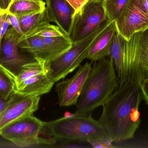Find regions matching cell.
I'll use <instances>...</instances> for the list:
<instances>
[{
    "label": "cell",
    "mask_w": 148,
    "mask_h": 148,
    "mask_svg": "<svg viewBox=\"0 0 148 148\" xmlns=\"http://www.w3.org/2000/svg\"><path fill=\"white\" fill-rule=\"evenodd\" d=\"M142 98L140 86L129 82L119 86L103 105L98 121L113 142L134 138L140 124L139 107Z\"/></svg>",
    "instance_id": "1"
},
{
    "label": "cell",
    "mask_w": 148,
    "mask_h": 148,
    "mask_svg": "<svg viewBox=\"0 0 148 148\" xmlns=\"http://www.w3.org/2000/svg\"><path fill=\"white\" fill-rule=\"evenodd\" d=\"M119 87L111 56L95 61L76 105L75 115L90 116Z\"/></svg>",
    "instance_id": "2"
},
{
    "label": "cell",
    "mask_w": 148,
    "mask_h": 148,
    "mask_svg": "<svg viewBox=\"0 0 148 148\" xmlns=\"http://www.w3.org/2000/svg\"><path fill=\"white\" fill-rule=\"evenodd\" d=\"M119 86L133 82L139 86L148 78V29L126 41L123 52L115 66Z\"/></svg>",
    "instance_id": "3"
},
{
    "label": "cell",
    "mask_w": 148,
    "mask_h": 148,
    "mask_svg": "<svg viewBox=\"0 0 148 148\" xmlns=\"http://www.w3.org/2000/svg\"><path fill=\"white\" fill-rule=\"evenodd\" d=\"M55 140L87 142L89 140L110 138L106 129L91 116L63 117L45 123L44 129ZM111 139V138H110Z\"/></svg>",
    "instance_id": "4"
},
{
    "label": "cell",
    "mask_w": 148,
    "mask_h": 148,
    "mask_svg": "<svg viewBox=\"0 0 148 148\" xmlns=\"http://www.w3.org/2000/svg\"><path fill=\"white\" fill-rule=\"evenodd\" d=\"M110 22L111 21L107 19L89 35L73 43L68 50L46 63L47 74L54 82L65 78L80 66L84 59H87L92 43Z\"/></svg>",
    "instance_id": "5"
},
{
    "label": "cell",
    "mask_w": 148,
    "mask_h": 148,
    "mask_svg": "<svg viewBox=\"0 0 148 148\" xmlns=\"http://www.w3.org/2000/svg\"><path fill=\"white\" fill-rule=\"evenodd\" d=\"M45 123L32 115L5 126L0 130V136L19 147H53L54 139L38 136L43 131Z\"/></svg>",
    "instance_id": "6"
},
{
    "label": "cell",
    "mask_w": 148,
    "mask_h": 148,
    "mask_svg": "<svg viewBox=\"0 0 148 148\" xmlns=\"http://www.w3.org/2000/svg\"><path fill=\"white\" fill-rule=\"evenodd\" d=\"M103 0H89L74 16L69 38L72 42L82 40L107 20Z\"/></svg>",
    "instance_id": "7"
},
{
    "label": "cell",
    "mask_w": 148,
    "mask_h": 148,
    "mask_svg": "<svg viewBox=\"0 0 148 148\" xmlns=\"http://www.w3.org/2000/svg\"><path fill=\"white\" fill-rule=\"evenodd\" d=\"M114 23L116 32L127 41L135 33L148 29V16L143 10L141 0H130Z\"/></svg>",
    "instance_id": "8"
},
{
    "label": "cell",
    "mask_w": 148,
    "mask_h": 148,
    "mask_svg": "<svg viewBox=\"0 0 148 148\" xmlns=\"http://www.w3.org/2000/svg\"><path fill=\"white\" fill-rule=\"evenodd\" d=\"M21 36L11 27L8 29L0 43V64L15 76L23 65L35 59L20 52L17 43Z\"/></svg>",
    "instance_id": "9"
},
{
    "label": "cell",
    "mask_w": 148,
    "mask_h": 148,
    "mask_svg": "<svg viewBox=\"0 0 148 148\" xmlns=\"http://www.w3.org/2000/svg\"><path fill=\"white\" fill-rule=\"evenodd\" d=\"M40 96L23 95L14 91L0 115V130L5 126L32 115L39 108Z\"/></svg>",
    "instance_id": "10"
},
{
    "label": "cell",
    "mask_w": 148,
    "mask_h": 148,
    "mask_svg": "<svg viewBox=\"0 0 148 148\" xmlns=\"http://www.w3.org/2000/svg\"><path fill=\"white\" fill-rule=\"evenodd\" d=\"M92 62H87L84 65L80 66L72 78L62 81L56 84V91L58 95L60 107L77 105L90 73Z\"/></svg>",
    "instance_id": "11"
},
{
    "label": "cell",
    "mask_w": 148,
    "mask_h": 148,
    "mask_svg": "<svg viewBox=\"0 0 148 148\" xmlns=\"http://www.w3.org/2000/svg\"><path fill=\"white\" fill-rule=\"evenodd\" d=\"M49 21L53 22L69 37L75 10L66 0H46Z\"/></svg>",
    "instance_id": "12"
},
{
    "label": "cell",
    "mask_w": 148,
    "mask_h": 148,
    "mask_svg": "<svg viewBox=\"0 0 148 148\" xmlns=\"http://www.w3.org/2000/svg\"><path fill=\"white\" fill-rule=\"evenodd\" d=\"M116 33L114 22L111 21L92 43L87 59L96 61L109 56Z\"/></svg>",
    "instance_id": "13"
},
{
    "label": "cell",
    "mask_w": 148,
    "mask_h": 148,
    "mask_svg": "<svg viewBox=\"0 0 148 148\" xmlns=\"http://www.w3.org/2000/svg\"><path fill=\"white\" fill-rule=\"evenodd\" d=\"M54 83L47 74L45 73L23 81L16 86L15 91L23 95L41 96L49 93Z\"/></svg>",
    "instance_id": "14"
},
{
    "label": "cell",
    "mask_w": 148,
    "mask_h": 148,
    "mask_svg": "<svg viewBox=\"0 0 148 148\" xmlns=\"http://www.w3.org/2000/svg\"><path fill=\"white\" fill-rule=\"evenodd\" d=\"M17 45L20 49L28 53L36 59L42 60L46 63L50 61L42 36L35 35L20 38Z\"/></svg>",
    "instance_id": "15"
},
{
    "label": "cell",
    "mask_w": 148,
    "mask_h": 148,
    "mask_svg": "<svg viewBox=\"0 0 148 148\" xmlns=\"http://www.w3.org/2000/svg\"><path fill=\"white\" fill-rule=\"evenodd\" d=\"M46 3L43 1L33 0H14L7 12L17 17L32 12L46 9Z\"/></svg>",
    "instance_id": "16"
},
{
    "label": "cell",
    "mask_w": 148,
    "mask_h": 148,
    "mask_svg": "<svg viewBox=\"0 0 148 148\" xmlns=\"http://www.w3.org/2000/svg\"><path fill=\"white\" fill-rule=\"evenodd\" d=\"M43 38L50 61L65 53L71 48L73 44L70 38L65 35L55 37H43Z\"/></svg>",
    "instance_id": "17"
},
{
    "label": "cell",
    "mask_w": 148,
    "mask_h": 148,
    "mask_svg": "<svg viewBox=\"0 0 148 148\" xmlns=\"http://www.w3.org/2000/svg\"><path fill=\"white\" fill-rule=\"evenodd\" d=\"M46 63V62L42 60L35 58L23 65L18 74L15 75L16 86L33 76L47 73Z\"/></svg>",
    "instance_id": "18"
},
{
    "label": "cell",
    "mask_w": 148,
    "mask_h": 148,
    "mask_svg": "<svg viewBox=\"0 0 148 148\" xmlns=\"http://www.w3.org/2000/svg\"><path fill=\"white\" fill-rule=\"evenodd\" d=\"M18 18L23 35L42 22H50L48 17L46 9L21 16Z\"/></svg>",
    "instance_id": "19"
},
{
    "label": "cell",
    "mask_w": 148,
    "mask_h": 148,
    "mask_svg": "<svg viewBox=\"0 0 148 148\" xmlns=\"http://www.w3.org/2000/svg\"><path fill=\"white\" fill-rule=\"evenodd\" d=\"M130 0H103V6L107 19L116 21L121 17Z\"/></svg>",
    "instance_id": "20"
},
{
    "label": "cell",
    "mask_w": 148,
    "mask_h": 148,
    "mask_svg": "<svg viewBox=\"0 0 148 148\" xmlns=\"http://www.w3.org/2000/svg\"><path fill=\"white\" fill-rule=\"evenodd\" d=\"M15 76L0 64V95L4 99H9L15 90Z\"/></svg>",
    "instance_id": "21"
},
{
    "label": "cell",
    "mask_w": 148,
    "mask_h": 148,
    "mask_svg": "<svg viewBox=\"0 0 148 148\" xmlns=\"http://www.w3.org/2000/svg\"><path fill=\"white\" fill-rule=\"evenodd\" d=\"M35 35L51 37L64 35V34L58 26L50 24L49 22L43 21L39 23L27 34L22 36L20 38Z\"/></svg>",
    "instance_id": "22"
},
{
    "label": "cell",
    "mask_w": 148,
    "mask_h": 148,
    "mask_svg": "<svg viewBox=\"0 0 148 148\" xmlns=\"http://www.w3.org/2000/svg\"><path fill=\"white\" fill-rule=\"evenodd\" d=\"M87 142L94 148H113L114 147L110 138L89 140Z\"/></svg>",
    "instance_id": "23"
},
{
    "label": "cell",
    "mask_w": 148,
    "mask_h": 148,
    "mask_svg": "<svg viewBox=\"0 0 148 148\" xmlns=\"http://www.w3.org/2000/svg\"><path fill=\"white\" fill-rule=\"evenodd\" d=\"M7 13H8V16L10 20L11 26H12V27L16 30L17 33H19L21 36L23 35L21 27H20L18 17L11 13H8V12Z\"/></svg>",
    "instance_id": "24"
},
{
    "label": "cell",
    "mask_w": 148,
    "mask_h": 148,
    "mask_svg": "<svg viewBox=\"0 0 148 148\" xmlns=\"http://www.w3.org/2000/svg\"><path fill=\"white\" fill-rule=\"evenodd\" d=\"M75 10V15L80 11L89 0H66Z\"/></svg>",
    "instance_id": "25"
},
{
    "label": "cell",
    "mask_w": 148,
    "mask_h": 148,
    "mask_svg": "<svg viewBox=\"0 0 148 148\" xmlns=\"http://www.w3.org/2000/svg\"><path fill=\"white\" fill-rule=\"evenodd\" d=\"M143 98L148 106V78L143 81L140 86Z\"/></svg>",
    "instance_id": "26"
},
{
    "label": "cell",
    "mask_w": 148,
    "mask_h": 148,
    "mask_svg": "<svg viewBox=\"0 0 148 148\" xmlns=\"http://www.w3.org/2000/svg\"><path fill=\"white\" fill-rule=\"evenodd\" d=\"M10 25H11V23H10V20L8 14L7 18H6L4 22L3 23L1 29V40Z\"/></svg>",
    "instance_id": "27"
},
{
    "label": "cell",
    "mask_w": 148,
    "mask_h": 148,
    "mask_svg": "<svg viewBox=\"0 0 148 148\" xmlns=\"http://www.w3.org/2000/svg\"><path fill=\"white\" fill-rule=\"evenodd\" d=\"M14 0H0V9L2 11H7Z\"/></svg>",
    "instance_id": "28"
},
{
    "label": "cell",
    "mask_w": 148,
    "mask_h": 148,
    "mask_svg": "<svg viewBox=\"0 0 148 148\" xmlns=\"http://www.w3.org/2000/svg\"><path fill=\"white\" fill-rule=\"evenodd\" d=\"M8 16L7 11H2L0 12V43H1V29L2 25L4 22L6 18Z\"/></svg>",
    "instance_id": "29"
},
{
    "label": "cell",
    "mask_w": 148,
    "mask_h": 148,
    "mask_svg": "<svg viewBox=\"0 0 148 148\" xmlns=\"http://www.w3.org/2000/svg\"><path fill=\"white\" fill-rule=\"evenodd\" d=\"M8 100L9 99L6 100V99H4L0 95V115L5 109V108L8 104Z\"/></svg>",
    "instance_id": "30"
},
{
    "label": "cell",
    "mask_w": 148,
    "mask_h": 148,
    "mask_svg": "<svg viewBox=\"0 0 148 148\" xmlns=\"http://www.w3.org/2000/svg\"><path fill=\"white\" fill-rule=\"evenodd\" d=\"M141 3L144 11L148 16V0H141Z\"/></svg>",
    "instance_id": "31"
},
{
    "label": "cell",
    "mask_w": 148,
    "mask_h": 148,
    "mask_svg": "<svg viewBox=\"0 0 148 148\" xmlns=\"http://www.w3.org/2000/svg\"><path fill=\"white\" fill-rule=\"evenodd\" d=\"M74 114H72L69 112H66L65 113V115H64V117H71V116H73Z\"/></svg>",
    "instance_id": "32"
},
{
    "label": "cell",
    "mask_w": 148,
    "mask_h": 148,
    "mask_svg": "<svg viewBox=\"0 0 148 148\" xmlns=\"http://www.w3.org/2000/svg\"><path fill=\"white\" fill-rule=\"evenodd\" d=\"M33 1H43V0H33Z\"/></svg>",
    "instance_id": "33"
},
{
    "label": "cell",
    "mask_w": 148,
    "mask_h": 148,
    "mask_svg": "<svg viewBox=\"0 0 148 148\" xmlns=\"http://www.w3.org/2000/svg\"><path fill=\"white\" fill-rule=\"evenodd\" d=\"M1 9H0V12H1Z\"/></svg>",
    "instance_id": "34"
}]
</instances>
